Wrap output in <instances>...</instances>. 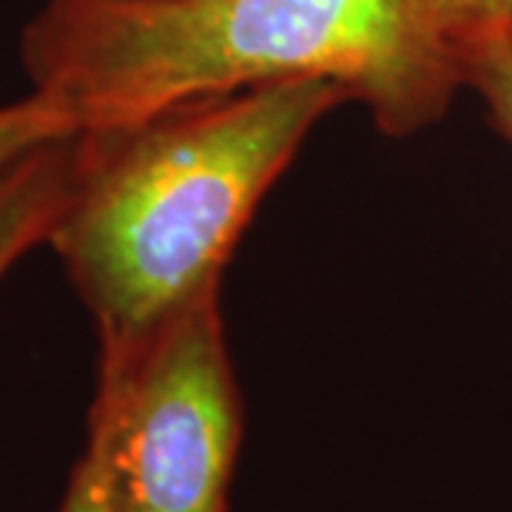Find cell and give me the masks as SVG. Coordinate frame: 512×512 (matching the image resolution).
Listing matches in <instances>:
<instances>
[{
    "mask_svg": "<svg viewBox=\"0 0 512 512\" xmlns=\"http://www.w3.org/2000/svg\"><path fill=\"white\" fill-rule=\"evenodd\" d=\"M77 131L43 143L0 174V279L37 245L52 237L72 194Z\"/></svg>",
    "mask_w": 512,
    "mask_h": 512,
    "instance_id": "277c9868",
    "label": "cell"
},
{
    "mask_svg": "<svg viewBox=\"0 0 512 512\" xmlns=\"http://www.w3.org/2000/svg\"><path fill=\"white\" fill-rule=\"evenodd\" d=\"M89 436L106 456L114 512H225L242 402L220 291L97 365Z\"/></svg>",
    "mask_w": 512,
    "mask_h": 512,
    "instance_id": "3957f363",
    "label": "cell"
},
{
    "mask_svg": "<svg viewBox=\"0 0 512 512\" xmlns=\"http://www.w3.org/2000/svg\"><path fill=\"white\" fill-rule=\"evenodd\" d=\"M32 92L77 131L194 97L330 80L390 137L439 123L461 72L424 0H49L26 23Z\"/></svg>",
    "mask_w": 512,
    "mask_h": 512,
    "instance_id": "6da1fadb",
    "label": "cell"
},
{
    "mask_svg": "<svg viewBox=\"0 0 512 512\" xmlns=\"http://www.w3.org/2000/svg\"><path fill=\"white\" fill-rule=\"evenodd\" d=\"M57 512H114L106 456L92 436L86 441L80 461L74 464L69 487Z\"/></svg>",
    "mask_w": 512,
    "mask_h": 512,
    "instance_id": "ba28073f",
    "label": "cell"
},
{
    "mask_svg": "<svg viewBox=\"0 0 512 512\" xmlns=\"http://www.w3.org/2000/svg\"><path fill=\"white\" fill-rule=\"evenodd\" d=\"M461 86L487 103L495 128L512 143V23L461 57Z\"/></svg>",
    "mask_w": 512,
    "mask_h": 512,
    "instance_id": "8992f818",
    "label": "cell"
},
{
    "mask_svg": "<svg viewBox=\"0 0 512 512\" xmlns=\"http://www.w3.org/2000/svg\"><path fill=\"white\" fill-rule=\"evenodd\" d=\"M348 100L330 80H285L77 131L72 194L46 245L92 316L100 362L220 291L265 191L311 128Z\"/></svg>",
    "mask_w": 512,
    "mask_h": 512,
    "instance_id": "7a4b0ae2",
    "label": "cell"
},
{
    "mask_svg": "<svg viewBox=\"0 0 512 512\" xmlns=\"http://www.w3.org/2000/svg\"><path fill=\"white\" fill-rule=\"evenodd\" d=\"M77 128L63 111L43 100L40 94L29 92V97L3 103L0 106V174L29 151L43 143L60 140L74 134Z\"/></svg>",
    "mask_w": 512,
    "mask_h": 512,
    "instance_id": "52a82bcc",
    "label": "cell"
},
{
    "mask_svg": "<svg viewBox=\"0 0 512 512\" xmlns=\"http://www.w3.org/2000/svg\"><path fill=\"white\" fill-rule=\"evenodd\" d=\"M424 15L461 72V57L512 23V0H424Z\"/></svg>",
    "mask_w": 512,
    "mask_h": 512,
    "instance_id": "5b68a950",
    "label": "cell"
}]
</instances>
